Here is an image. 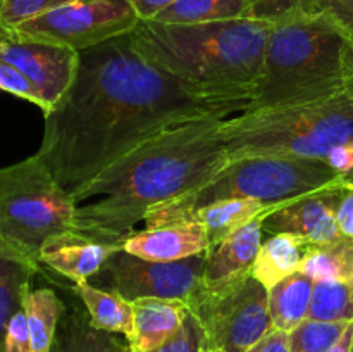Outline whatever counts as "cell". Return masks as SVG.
I'll return each instance as SVG.
<instances>
[{
  "mask_svg": "<svg viewBox=\"0 0 353 352\" xmlns=\"http://www.w3.org/2000/svg\"><path fill=\"white\" fill-rule=\"evenodd\" d=\"M134 333L130 340L133 352H150L172 337L188 314V304L172 299L133 300Z\"/></svg>",
  "mask_w": 353,
  "mask_h": 352,
  "instance_id": "cell-16",
  "label": "cell"
},
{
  "mask_svg": "<svg viewBox=\"0 0 353 352\" xmlns=\"http://www.w3.org/2000/svg\"><path fill=\"white\" fill-rule=\"evenodd\" d=\"M336 223L343 237L353 238V179L345 188L336 211Z\"/></svg>",
  "mask_w": 353,
  "mask_h": 352,
  "instance_id": "cell-34",
  "label": "cell"
},
{
  "mask_svg": "<svg viewBox=\"0 0 353 352\" xmlns=\"http://www.w3.org/2000/svg\"><path fill=\"white\" fill-rule=\"evenodd\" d=\"M203 352H221V351H212V349H203Z\"/></svg>",
  "mask_w": 353,
  "mask_h": 352,
  "instance_id": "cell-40",
  "label": "cell"
},
{
  "mask_svg": "<svg viewBox=\"0 0 353 352\" xmlns=\"http://www.w3.org/2000/svg\"><path fill=\"white\" fill-rule=\"evenodd\" d=\"M247 352H292V349H290V333L272 328L264 338H261Z\"/></svg>",
  "mask_w": 353,
  "mask_h": 352,
  "instance_id": "cell-35",
  "label": "cell"
},
{
  "mask_svg": "<svg viewBox=\"0 0 353 352\" xmlns=\"http://www.w3.org/2000/svg\"><path fill=\"white\" fill-rule=\"evenodd\" d=\"M250 99L186 86L134 48L130 33L81 50L74 79L45 113L37 157L72 197L155 135L200 117H231Z\"/></svg>",
  "mask_w": 353,
  "mask_h": 352,
  "instance_id": "cell-1",
  "label": "cell"
},
{
  "mask_svg": "<svg viewBox=\"0 0 353 352\" xmlns=\"http://www.w3.org/2000/svg\"><path fill=\"white\" fill-rule=\"evenodd\" d=\"M0 90L10 93V95L14 97H19V99L23 100H28V102L34 104V106L41 109L40 95H38L33 83H31L19 69L7 64L2 59H0Z\"/></svg>",
  "mask_w": 353,
  "mask_h": 352,
  "instance_id": "cell-31",
  "label": "cell"
},
{
  "mask_svg": "<svg viewBox=\"0 0 353 352\" xmlns=\"http://www.w3.org/2000/svg\"><path fill=\"white\" fill-rule=\"evenodd\" d=\"M72 292L85 306L90 323L97 330L123 335L128 342L134 333L133 302L109 290L93 286L90 282L72 283Z\"/></svg>",
  "mask_w": 353,
  "mask_h": 352,
  "instance_id": "cell-18",
  "label": "cell"
},
{
  "mask_svg": "<svg viewBox=\"0 0 353 352\" xmlns=\"http://www.w3.org/2000/svg\"><path fill=\"white\" fill-rule=\"evenodd\" d=\"M205 259L207 252L172 262L148 261L117 248L88 282L102 290L119 293L131 302L152 297L188 304L203 285Z\"/></svg>",
  "mask_w": 353,
  "mask_h": 352,
  "instance_id": "cell-9",
  "label": "cell"
},
{
  "mask_svg": "<svg viewBox=\"0 0 353 352\" xmlns=\"http://www.w3.org/2000/svg\"><path fill=\"white\" fill-rule=\"evenodd\" d=\"M76 200L37 155L0 168V245L40 264L48 238L72 230Z\"/></svg>",
  "mask_w": 353,
  "mask_h": 352,
  "instance_id": "cell-7",
  "label": "cell"
},
{
  "mask_svg": "<svg viewBox=\"0 0 353 352\" xmlns=\"http://www.w3.org/2000/svg\"><path fill=\"white\" fill-rule=\"evenodd\" d=\"M3 6H6V0H0V12H2Z\"/></svg>",
  "mask_w": 353,
  "mask_h": 352,
  "instance_id": "cell-39",
  "label": "cell"
},
{
  "mask_svg": "<svg viewBox=\"0 0 353 352\" xmlns=\"http://www.w3.org/2000/svg\"><path fill=\"white\" fill-rule=\"evenodd\" d=\"M269 28L271 23L259 19L140 21L130 37L145 59L186 86L221 99H250L261 76Z\"/></svg>",
  "mask_w": 353,
  "mask_h": 352,
  "instance_id": "cell-3",
  "label": "cell"
},
{
  "mask_svg": "<svg viewBox=\"0 0 353 352\" xmlns=\"http://www.w3.org/2000/svg\"><path fill=\"white\" fill-rule=\"evenodd\" d=\"M23 309L30 328L31 352H50L65 311L64 300L59 299L54 289L40 286L26 293Z\"/></svg>",
  "mask_w": 353,
  "mask_h": 352,
  "instance_id": "cell-23",
  "label": "cell"
},
{
  "mask_svg": "<svg viewBox=\"0 0 353 352\" xmlns=\"http://www.w3.org/2000/svg\"><path fill=\"white\" fill-rule=\"evenodd\" d=\"M264 219L265 216L255 217L207 252L203 285L219 286L252 273L264 244Z\"/></svg>",
  "mask_w": 353,
  "mask_h": 352,
  "instance_id": "cell-14",
  "label": "cell"
},
{
  "mask_svg": "<svg viewBox=\"0 0 353 352\" xmlns=\"http://www.w3.org/2000/svg\"><path fill=\"white\" fill-rule=\"evenodd\" d=\"M283 206V204H281ZM281 206H271L254 199H228L217 200L192 214L190 219H199L203 224L209 237L210 248L216 247L221 240L240 230L247 223L259 216H269L272 211ZM209 248V251H210Z\"/></svg>",
  "mask_w": 353,
  "mask_h": 352,
  "instance_id": "cell-19",
  "label": "cell"
},
{
  "mask_svg": "<svg viewBox=\"0 0 353 352\" xmlns=\"http://www.w3.org/2000/svg\"><path fill=\"white\" fill-rule=\"evenodd\" d=\"M72 2L78 0H6V6L0 12V28L10 30L31 17Z\"/></svg>",
  "mask_w": 353,
  "mask_h": 352,
  "instance_id": "cell-28",
  "label": "cell"
},
{
  "mask_svg": "<svg viewBox=\"0 0 353 352\" xmlns=\"http://www.w3.org/2000/svg\"><path fill=\"white\" fill-rule=\"evenodd\" d=\"M347 72H348V79L352 81L353 85V40H350L347 48Z\"/></svg>",
  "mask_w": 353,
  "mask_h": 352,
  "instance_id": "cell-38",
  "label": "cell"
},
{
  "mask_svg": "<svg viewBox=\"0 0 353 352\" xmlns=\"http://www.w3.org/2000/svg\"><path fill=\"white\" fill-rule=\"evenodd\" d=\"M224 119L169 128L103 169L74 195L72 231L123 247L152 207L193 192L230 161L219 133Z\"/></svg>",
  "mask_w": 353,
  "mask_h": 352,
  "instance_id": "cell-2",
  "label": "cell"
},
{
  "mask_svg": "<svg viewBox=\"0 0 353 352\" xmlns=\"http://www.w3.org/2000/svg\"><path fill=\"white\" fill-rule=\"evenodd\" d=\"M138 23L140 19L130 0H78L31 17L10 30L81 52L130 33Z\"/></svg>",
  "mask_w": 353,
  "mask_h": 352,
  "instance_id": "cell-10",
  "label": "cell"
},
{
  "mask_svg": "<svg viewBox=\"0 0 353 352\" xmlns=\"http://www.w3.org/2000/svg\"><path fill=\"white\" fill-rule=\"evenodd\" d=\"M350 182L352 178L285 202L265 216L264 233L295 235L307 244H324L341 237L336 211Z\"/></svg>",
  "mask_w": 353,
  "mask_h": 352,
  "instance_id": "cell-12",
  "label": "cell"
},
{
  "mask_svg": "<svg viewBox=\"0 0 353 352\" xmlns=\"http://www.w3.org/2000/svg\"><path fill=\"white\" fill-rule=\"evenodd\" d=\"M50 352H133L126 338L97 330L86 309L65 306Z\"/></svg>",
  "mask_w": 353,
  "mask_h": 352,
  "instance_id": "cell-17",
  "label": "cell"
},
{
  "mask_svg": "<svg viewBox=\"0 0 353 352\" xmlns=\"http://www.w3.org/2000/svg\"><path fill=\"white\" fill-rule=\"evenodd\" d=\"M303 12L327 17L353 40V0H303Z\"/></svg>",
  "mask_w": 353,
  "mask_h": 352,
  "instance_id": "cell-30",
  "label": "cell"
},
{
  "mask_svg": "<svg viewBox=\"0 0 353 352\" xmlns=\"http://www.w3.org/2000/svg\"><path fill=\"white\" fill-rule=\"evenodd\" d=\"M348 323L305 320L290 331V349L292 352H330L340 340Z\"/></svg>",
  "mask_w": 353,
  "mask_h": 352,
  "instance_id": "cell-27",
  "label": "cell"
},
{
  "mask_svg": "<svg viewBox=\"0 0 353 352\" xmlns=\"http://www.w3.org/2000/svg\"><path fill=\"white\" fill-rule=\"evenodd\" d=\"M79 52L0 28V59L19 69L37 88L48 113L74 79Z\"/></svg>",
  "mask_w": 353,
  "mask_h": 352,
  "instance_id": "cell-11",
  "label": "cell"
},
{
  "mask_svg": "<svg viewBox=\"0 0 353 352\" xmlns=\"http://www.w3.org/2000/svg\"><path fill=\"white\" fill-rule=\"evenodd\" d=\"M326 323L353 321V282L319 280L314 282L309 317Z\"/></svg>",
  "mask_w": 353,
  "mask_h": 352,
  "instance_id": "cell-26",
  "label": "cell"
},
{
  "mask_svg": "<svg viewBox=\"0 0 353 352\" xmlns=\"http://www.w3.org/2000/svg\"><path fill=\"white\" fill-rule=\"evenodd\" d=\"M353 349V321L347 324L343 335L340 337V340L334 344V347L330 352H352Z\"/></svg>",
  "mask_w": 353,
  "mask_h": 352,
  "instance_id": "cell-37",
  "label": "cell"
},
{
  "mask_svg": "<svg viewBox=\"0 0 353 352\" xmlns=\"http://www.w3.org/2000/svg\"><path fill=\"white\" fill-rule=\"evenodd\" d=\"M205 333V347L247 352L272 330L269 290L252 273L219 286L199 290L188 302Z\"/></svg>",
  "mask_w": 353,
  "mask_h": 352,
  "instance_id": "cell-8",
  "label": "cell"
},
{
  "mask_svg": "<svg viewBox=\"0 0 353 352\" xmlns=\"http://www.w3.org/2000/svg\"><path fill=\"white\" fill-rule=\"evenodd\" d=\"M300 271L319 280L353 282V238L338 237L324 244H307Z\"/></svg>",
  "mask_w": 353,
  "mask_h": 352,
  "instance_id": "cell-24",
  "label": "cell"
},
{
  "mask_svg": "<svg viewBox=\"0 0 353 352\" xmlns=\"http://www.w3.org/2000/svg\"><path fill=\"white\" fill-rule=\"evenodd\" d=\"M205 333L195 314L188 311L179 330L169 340L150 352H203Z\"/></svg>",
  "mask_w": 353,
  "mask_h": 352,
  "instance_id": "cell-29",
  "label": "cell"
},
{
  "mask_svg": "<svg viewBox=\"0 0 353 352\" xmlns=\"http://www.w3.org/2000/svg\"><path fill=\"white\" fill-rule=\"evenodd\" d=\"M3 352H31L30 328H28L24 309L17 311L7 324Z\"/></svg>",
  "mask_w": 353,
  "mask_h": 352,
  "instance_id": "cell-33",
  "label": "cell"
},
{
  "mask_svg": "<svg viewBox=\"0 0 353 352\" xmlns=\"http://www.w3.org/2000/svg\"><path fill=\"white\" fill-rule=\"evenodd\" d=\"M326 161L300 157H243L228 161L209 182L193 192L155 206L145 214V228L192 217L195 211L217 200L254 199L281 206L296 197L347 182Z\"/></svg>",
  "mask_w": 353,
  "mask_h": 352,
  "instance_id": "cell-6",
  "label": "cell"
},
{
  "mask_svg": "<svg viewBox=\"0 0 353 352\" xmlns=\"http://www.w3.org/2000/svg\"><path fill=\"white\" fill-rule=\"evenodd\" d=\"M348 43L350 38L321 14L300 10L271 23L248 109L316 102L350 88Z\"/></svg>",
  "mask_w": 353,
  "mask_h": 352,
  "instance_id": "cell-4",
  "label": "cell"
},
{
  "mask_svg": "<svg viewBox=\"0 0 353 352\" xmlns=\"http://www.w3.org/2000/svg\"><path fill=\"white\" fill-rule=\"evenodd\" d=\"M117 248L123 247L102 244L69 230L45 242L40 251V264L54 269L72 283L88 282Z\"/></svg>",
  "mask_w": 353,
  "mask_h": 352,
  "instance_id": "cell-15",
  "label": "cell"
},
{
  "mask_svg": "<svg viewBox=\"0 0 353 352\" xmlns=\"http://www.w3.org/2000/svg\"><path fill=\"white\" fill-rule=\"evenodd\" d=\"M314 280L296 271L269 290V314L276 330L292 331L309 317Z\"/></svg>",
  "mask_w": 353,
  "mask_h": 352,
  "instance_id": "cell-22",
  "label": "cell"
},
{
  "mask_svg": "<svg viewBox=\"0 0 353 352\" xmlns=\"http://www.w3.org/2000/svg\"><path fill=\"white\" fill-rule=\"evenodd\" d=\"M352 352H353V349H352Z\"/></svg>",
  "mask_w": 353,
  "mask_h": 352,
  "instance_id": "cell-41",
  "label": "cell"
},
{
  "mask_svg": "<svg viewBox=\"0 0 353 352\" xmlns=\"http://www.w3.org/2000/svg\"><path fill=\"white\" fill-rule=\"evenodd\" d=\"M250 17L259 21L276 23L303 10V0H247Z\"/></svg>",
  "mask_w": 353,
  "mask_h": 352,
  "instance_id": "cell-32",
  "label": "cell"
},
{
  "mask_svg": "<svg viewBox=\"0 0 353 352\" xmlns=\"http://www.w3.org/2000/svg\"><path fill=\"white\" fill-rule=\"evenodd\" d=\"M38 268L40 264L0 245V352H3L7 324L23 309L24 297L31 290V280Z\"/></svg>",
  "mask_w": 353,
  "mask_h": 352,
  "instance_id": "cell-20",
  "label": "cell"
},
{
  "mask_svg": "<svg viewBox=\"0 0 353 352\" xmlns=\"http://www.w3.org/2000/svg\"><path fill=\"white\" fill-rule=\"evenodd\" d=\"M307 242L288 233L271 235L262 244L252 275L268 290L293 273L300 271Z\"/></svg>",
  "mask_w": 353,
  "mask_h": 352,
  "instance_id": "cell-21",
  "label": "cell"
},
{
  "mask_svg": "<svg viewBox=\"0 0 353 352\" xmlns=\"http://www.w3.org/2000/svg\"><path fill=\"white\" fill-rule=\"evenodd\" d=\"M176 0H130L140 21H152Z\"/></svg>",
  "mask_w": 353,
  "mask_h": 352,
  "instance_id": "cell-36",
  "label": "cell"
},
{
  "mask_svg": "<svg viewBox=\"0 0 353 352\" xmlns=\"http://www.w3.org/2000/svg\"><path fill=\"white\" fill-rule=\"evenodd\" d=\"M230 161L243 157H300L330 161L353 144V85L316 102L248 109L221 123Z\"/></svg>",
  "mask_w": 353,
  "mask_h": 352,
  "instance_id": "cell-5",
  "label": "cell"
},
{
  "mask_svg": "<svg viewBox=\"0 0 353 352\" xmlns=\"http://www.w3.org/2000/svg\"><path fill=\"white\" fill-rule=\"evenodd\" d=\"M123 248L148 261L172 262L209 252L210 244L199 219H185L138 230L124 242Z\"/></svg>",
  "mask_w": 353,
  "mask_h": 352,
  "instance_id": "cell-13",
  "label": "cell"
},
{
  "mask_svg": "<svg viewBox=\"0 0 353 352\" xmlns=\"http://www.w3.org/2000/svg\"><path fill=\"white\" fill-rule=\"evenodd\" d=\"M252 19L247 0H176L155 19L162 24H200Z\"/></svg>",
  "mask_w": 353,
  "mask_h": 352,
  "instance_id": "cell-25",
  "label": "cell"
}]
</instances>
